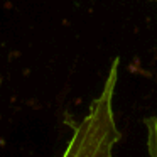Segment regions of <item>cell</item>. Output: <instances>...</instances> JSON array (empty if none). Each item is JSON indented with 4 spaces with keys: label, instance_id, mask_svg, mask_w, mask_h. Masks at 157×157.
Instances as JSON below:
<instances>
[{
    "label": "cell",
    "instance_id": "obj_1",
    "mask_svg": "<svg viewBox=\"0 0 157 157\" xmlns=\"http://www.w3.org/2000/svg\"><path fill=\"white\" fill-rule=\"evenodd\" d=\"M117 69L118 59L113 61L103 91L96 100H93L90 113L76 125L64 155H112V147L120 139L113 120L112 105L117 85Z\"/></svg>",
    "mask_w": 157,
    "mask_h": 157
},
{
    "label": "cell",
    "instance_id": "obj_2",
    "mask_svg": "<svg viewBox=\"0 0 157 157\" xmlns=\"http://www.w3.org/2000/svg\"><path fill=\"white\" fill-rule=\"evenodd\" d=\"M145 125L149 128V152L152 155H157V118L145 120Z\"/></svg>",
    "mask_w": 157,
    "mask_h": 157
},
{
    "label": "cell",
    "instance_id": "obj_3",
    "mask_svg": "<svg viewBox=\"0 0 157 157\" xmlns=\"http://www.w3.org/2000/svg\"><path fill=\"white\" fill-rule=\"evenodd\" d=\"M150 2H155V4H157V0H150Z\"/></svg>",
    "mask_w": 157,
    "mask_h": 157
}]
</instances>
